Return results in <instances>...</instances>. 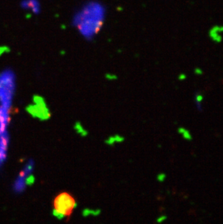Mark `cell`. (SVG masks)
<instances>
[{
  "label": "cell",
  "instance_id": "obj_1",
  "mask_svg": "<svg viewBox=\"0 0 223 224\" xmlns=\"http://www.w3.org/2000/svg\"><path fill=\"white\" fill-rule=\"evenodd\" d=\"M76 206V200L68 192H61L56 196L53 201L54 211L68 219L71 217Z\"/></svg>",
  "mask_w": 223,
  "mask_h": 224
},
{
  "label": "cell",
  "instance_id": "obj_2",
  "mask_svg": "<svg viewBox=\"0 0 223 224\" xmlns=\"http://www.w3.org/2000/svg\"><path fill=\"white\" fill-rule=\"evenodd\" d=\"M223 25L216 24L212 26L208 31V36L215 44H220L223 40Z\"/></svg>",
  "mask_w": 223,
  "mask_h": 224
},
{
  "label": "cell",
  "instance_id": "obj_3",
  "mask_svg": "<svg viewBox=\"0 0 223 224\" xmlns=\"http://www.w3.org/2000/svg\"><path fill=\"white\" fill-rule=\"evenodd\" d=\"M177 133H178L180 135H181L182 139H185V140L191 141L193 139V137L192 135H191V132H190L188 129L184 128V127H178V128H177Z\"/></svg>",
  "mask_w": 223,
  "mask_h": 224
},
{
  "label": "cell",
  "instance_id": "obj_4",
  "mask_svg": "<svg viewBox=\"0 0 223 224\" xmlns=\"http://www.w3.org/2000/svg\"><path fill=\"white\" fill-rule=\"evenodd\" d=\"M204 100V96L199 92H196L195 94V102H196V107L199 110H202V103Z\"/></svg>",
  "mask_w": 223,
  "mask_h": 224
},
{
  "label": "cell",
  "instance_id": "obj_5",
  "mask_svg": "<svg viewBox=\"0 0 223 224\" xmlns=\"http://www.w3.org/2000/svg\"><path fill=\"white\" fill-rule=\"evenodd\" d=\"M193 73H194L195 75L196 76H202L204 74V71L201 68H199V67H196L193 69Z\"/></svg>",
  "mask_w": 223,
  "mask_h": 224
},
{
  "label": "cell",
  "instance_id": "obj_6",
  "mask_svg": "<svg viewBox=\"0 0 223 224\" xmlns=\"http://www.w3.org/2000/svg\"><path fill=\"white\" fill-rule=\"evenodd\" d=\"M187 78V76L185 74V73H180V74L178 75V76H177V79L179 80V81H184V80L186 79Z\"/></svg>",
  "mask_w": 223,
  "mask_h": 224
},
{
  "label": "cell",
  "instance_id": "obj_7",
  "mask_svg": "<svg viewBox=\"0 0 223 224\" xmlns=\"http://www.w3.org/2000/svg\"><path fill=\"white\" fill-rule=\"evenodd\" d=\"M165 178H166V175H165V173H160V174L158 175V181H161V182L165 181Z\"/></svg>",
  "mask_w": 223,
  "mask_h": 224
},
{
  "label": "cell",
  "instance_id": "obj_8",
  "mask_svg": "<svg viewBox=\"0 0 223 224\" xmlns=\"http://www.w3.org/2000/svg\"><path fill=\"white\" fill-rule=\"evenodd\" d=\"M166 219H167V216L162 215V216H161V217H160L158 219H157V221L160 222V223H161V222L165 221Z\"/></svg>",
  "mask_w": 223,
  "mask_h": 224
}]
</instances>
